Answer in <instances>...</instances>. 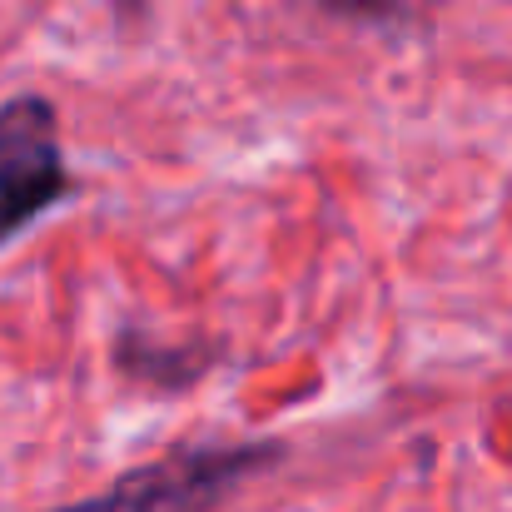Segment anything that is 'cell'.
<instances>
[{
  "label": "cell",
  "mask_w": 512,
  "mask_h": 512,
  "mask_svg": "<svg viewBox=\"0 0 512 512\" xmlns=\"http://www.w3.org/2000/svg\"><path fill=\"white\" fill-rule=\"evenodd\" d=\"M329 20L373 25V30H408L423 10V0H314Z\"/></svg>",
  "instance_id": "4"
},
{
  "label": "cell",
  "mask_w": 512,
  "mask_h": 512,
  "mask_svg": "<svg viewBox=\"0 0 512 512\" xmlns=\"http://www.w3.org/2000/svg\"><path fill=\"white\" fill-rule=\"evenodd\" d=\"M289 458V443L279 438H249V443H179L170 453L125 468L105 493L60 503L40 512H214L229 503L249 478L274 473Z\"/></svg>",
  "instance_id": "1"
},
{
  "label": "cell",
  "mask_w": 512,
  "mask_h": 512,
  "mask_svg": "<svg viewBox=\"0 0 512 512\" xmlns=\"http://www.w3.org/2000/svg\"><path fill=\"white\" fill-rule=\"evenodd\" d=\"M115 368L130 378V383H145V388H194L209 368H214V348L204 343H165L150 339L140 329H120L115 339Z\"/></svg>",
  "instance_id": "3"
},
{
  "label": "cell",
  "mask_w": 512,
  "mask_h": 512,
  "mask_svg": "<svg viewBox=\"0 0 512 512\" xmlns=\"http://www.w3.org/2000/svg\"><path fill=\"white\" fill-rule=\"evenodd\" d=\"M75 199L55 100L25 90L0 100V249Z\"/></svg>",
  "instance_id": "2"
}]
</instances>
